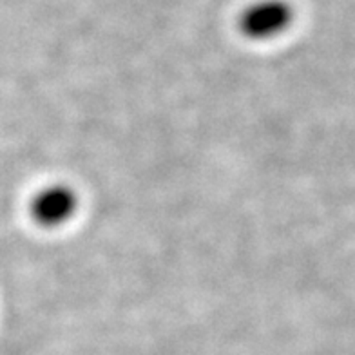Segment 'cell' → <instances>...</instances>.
Here are the masks:
<instances>
[{"label":"cell","instance_id":"obj_1","mask_svg":"<svg viewBox=\"0 0 355 355\" xmlns=\"http://www.w3.org/2000/svg\"><path fill=\"white\" fill-rule=\"evenodd\" d=\"M294 22V10L286 0H256L239 15V31L252 40H270Z\"/></svg>","mask_w":355,"mask_h":355},{"label":"cell","instance_id":"obj_2","mask_svg":"<svg viewBox=\"0 0 355 355\" xmlns=\"http://www.w3.org/2000/svg\"><path fill=\"white\" fill-rule=\"evenodd\" d=\"M78 209V196L69 185H47L40 189L29 203V212L35 223L46 229L66 225Z\"/></svg>","mask_w":355,"mask_h":355}]
</instances>
